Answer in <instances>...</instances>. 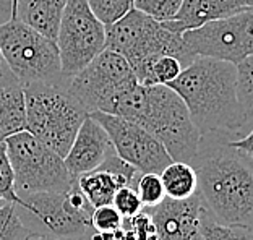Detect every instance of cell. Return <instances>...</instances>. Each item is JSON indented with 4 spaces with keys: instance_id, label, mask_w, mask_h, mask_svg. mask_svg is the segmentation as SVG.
<instances>
[{
    "instance_id": "1",
    "label": "cell",
    "mask_w": 253,
    "mask_h": 240,
    "mask_svg": "<svg viewBox=\"0 0 253 240\" xmlns=\"http://www.w3.org/2000/svg\"><path fill=\"white\" fill-rule=\"evenodd\" d=\"M192 165L198 193L212 218L253 231V159L229 141L210 143L201 136Z\"/></svg>"
},
{
    "instance_id": "2",
    "label": "cell",
    "mask_w": 253,
    "mask_h": 240,
    "mask_svg": "<svg viewBox=\"0 0 253 240\" xmlns=\"http://www.w3.org/2000/svg\"><path fill=\"white\" fill-rule=\"evenodd\" d=\"M168 86L185 102L201 135L247 128L237 98V65L232 62L198 55Z\"/></svg>"
},
{
    "instance_id": "3",
    "label": "cell",
    "mask_w": 253,
    "mask_h": 240,
    "mask_svg": "<svg viewBox=\"0 0 253 240\" xmlns=\"http://www.w3.org/2000/svg\"><path fill=\"white\" fill-rule=\"evenodd\" d=\"M111 114L141 125L163 143L174 161L193 162L201 133L185 102L168 84L138 83L116 101Z\"/></svg>"
},
{
    "instance_id": "4",
    "label": "cell",
    "mask_w": 253,
    "mask_h": 240,
    "mask_svg": "<svg viewBox=\"0 0 253 240\" xmlns=\"http://www.w3.org/2000/svg\"><path fill=\"white\" fill-rule=\"evenodd\" d=\"M67 81L23 84L26 130L65 158L88 111L68 93Z\"/></svg>"
},
{
    "instance_id": "5",
    "label": "cell",
    "mask_w": 253,
    "mask_h": 240,
    "mask_svg": "<svg viewBox=\"0 0 253 240\" xmlns=\"http://www.w3.org/2000/svg\"><path fill=\"white\" fill-rule=\"evenodd\" d=\"M18 198L16 211L33 234L55 240H89L93 236L94 206L78 187V180L67 192H41Z\"/></svg>"
},
{
    "instance_id": "6",
    "label": "cell",
    "mask_w": 253,
    "mask_h": 240,
    "mask_svg": "<svg viewBox=\"0 0 253 240\" xmlns=\"http://www.w3.org/2000/svg\"><path fill=\"white\" fill-rule=\"evenodd\" d=\"M106 49L122 55L131 68L153 55H174L183 67L195 59L180 33L168 30L161 21L133 7L106 26Z\"/></svg>"
},
{
    "instance_id": "7",
    "label": "cell",
    "mask_w": 253,
    "mask_h": 240,
    "mask_svg": "<svg viewBox=\"0 0 253 240\" xmlns=\"http://www.w3.org/2000/svg\"><path fill=\"white\" fill-rule=\"evenodd\" d=\"M0 50L21 86L67 80L62 75L57 42L20 20L0 23Z\"/></svg>"
},
{
    "instance_id": "8",
    "label": "cell",
    "mask_w": 253,
    "mask_h": 240,
    "mask_svg": "<svg viewBox=\"0 0 253 240\" xmlns=\"http://www.w3.org/2000/svg\"><path fill=\"white\" fill-rule=\"evenodd\" d=\"M5 145L18 197L41 192H67L77 184L78 177L68 170L60 154L28 130L10 136Z\"/></svg>"
},
{
    "instance_id": "9",
    "label": "cell",
    "mask_w": 253,
    "mask_h": 240,
    "mask_svg": "<svg viewBox=\"0 0 253 240\" xmlns=\"http://www.w3.org/2000/svg\"><path fill=\"white\" fill-rule=\"evenodd\" d=\"M138 84L130 64L120 54L104 49L77 75L68 78L67 89L88 114H111L116 101Z\"/></svg>"
},
{
    "instance_id": "10",
    "label": "cell",
    "mask_w": 253,
    "mask_h": 240,
    "mask_svg": "<svg viewBox=\"0 0 253 240\" xmlns=\"http://www.w3.org/2000/svg\"><path fill=\"white\" fill-rule=\"evenodd\" d=\"M63 78H72L106 49V25L86 0H67L55 38Z\"/></svg>"
},
{
    "instance_id": "11",
    "label": "cell",
    "mask_w": 253,
    "mask_h": 240,
    "mask_svg": "<svg viewBox=\"0 0 253 240\" xmlns=\"http://www.w3.org/2000/svg\"><path fill=\"white\" fill-rule=\"evenodd\" d=\"M182 38L193 57H214L237 65L253 54V8L206 21L182 33Z\"/></svg>"
},
{
    "instance_id": "12",
    "label": "cell",
    "mask_w": 253,
    "mask_h": 240,
    "mask_svg": "<svg viewBox=\"0 0 253 240\" xmlns=\"http://www.w3.org/2000/svg\"><path fill=\"white\" fill-rule=\"evenodd\" d=\"M89 116L104 127L119 156L141 174H161L166 165L174 161L163 143L141 125L99 111L91 112Z\"/></svg>"
},
{
    "instance_id": "13",
    "label": "cell",
    "mask_w": 253,
    "mask_h": 240,
    "mask_svg": "<svg viewBox=\"0 0 253 240\" xmlns=\"http://www.w3.org/2000/svg\"><path fill=\"white\" fill-rule=\"evenodd\" d=\"M203 200L200 193L185 200L166 197L153 208H145L156 227L158 240H203L201 236V209Z\"/></svg>"
},
{
    "instance_id": "14",
    "label": "cell",
    "mask_w": 253,
    "mask_h": 240,
    "mask_svg": "<svg viewBox=\"0 0 253 240\" xmlns=\"http://www.w3.org/2000/svg\"><path fill=\"white\" fill-rule=\"evenodd\" d=\"M112 151L116 150H114L107 131L94 117L88 114V117L83 120L82 127L77 131V136L63 161L68 170L75 177H78L99 167Z\"/></svg>"
},
{
    "instance_id": "15",
    "label": "cell",
    "mask_w": 253,
    "mask_h": 240,
    "mask_svg": "<svg viewBox=\"0 0 253 240\" xmlns=\"http://www.w3.org/2000/svg\"><path fill=\"white\" fill-rule=\"evenodd\" d=\"M65 5L67 0H15L13 18L55 41Z\"/></svg>"
},
{
    "instance_id": "16",
    "label": "cell",
    "mask_w": 253,
    "mask_h": 240,
    "mask_svg": "<svg viewBox=\"0 0 253 240\" xmlns=\"http://www.w3.org/2000/svg\"><path fill=\"white\" fill-rule=\"evenodd\" d=\"M125 185H130L126 177L102 167H96L94 170L78 175V187L94 208L112 204L114 195L119 188Z\"/></svg>"
},
{
    "instance_id": "17",
    "label": "cell",
    "mask_w": 253,
    "mask_h": 240,
    "mask_svg": "<svg viewBox=\"0 0 253 240\" xmlns=\"http://www.w3.org/2000/svg\"><path fill=\"white\" fill-rule=\"evenodd\" d=\"M26 130L25 91L21 84L0 88V143Z\"/></svg>"
},
{
    "instance_id": "18",
    "label": "cell",
    "mask_w": 253,
    "mask_h": 240,
    "mask_svg": "<svg viewBox=\"0 0 253 240\" xmlns=\"http://www.w3.org/2000/svg\"><path fill=\"white\" fill-rule=\"evenodd\" d=\"M166 197L172 200H185L198 192V175L190 162L172 161L159 174Z\"/></svg>"
},
{
    "instance_id": "19",
    "label": "cell",
    "mask_w": 253,
    "mask_h": 240,
    "mask_svg": "<svg viewBox=\"0 0 253 240\" xmlns=\"http://www.w3.org/2000/svg\"><path fill=\"white\" fill-rule=\"evenodd\" d=\"M210 21L208 0H182V5L177 15L163 25L174 33H185L195 28H200Z\"/></svg>"
},
{
    "instance_id": "20",
    "label": "cell",
    "mask_w": 253,
    "mask_h": 240,
    "mask_svg": "<svg viewBox=\"0 0 253 240\" xmlns=\"http://www.w3.org/2000/svg\"><path fill=\"white\" fill-rule=\"evenodd\" d=\"M201 236L203 240H253V231L240 226H227L216 221L203 206L201 209Z\"/></svg>"
},
{
    "instance_id": "21",
    "label": "cell",
    "mask_w": 253,
    "mask_h": 240,
    "mask_svg": "<svg viewBox=\"0 0 253 240\" xmlns=\"http://www.w3.org/2000/svg\"><path fill=\"white\" fill-rule=\"evenodd\" d=\"M237 98L247 127L253 125V54L237 64Z\"/></svg>"
},
{
    "instance_id": "22",
    "label": "cell",
    "mask_w": 253,
    "mask_h": 240,
    "mask_svg": "<svg viewBox=\"0 0 253 240\" xmlns=\"http://www.w3.org/2000/svg\"><path fill=\"white\" fill-rule=\"evenodd\" d=\"M31 234L21 221L15 204L0 206V240H26Z\"/></svg>"
},
{
    "instance_id": "23",
    "label": "cell",
    "mask_w": 253,
    "mask_h": 240,
    "mask_svg": "<svg viewBox=\"0 0 253 240\" xmlns=\"http://www.w3.org/2000/svg\"><path fill=\"white\" fill-rule=\"evenodd\" d=\"M135 188L143 203V208L156 206V204H159L166 198L164 185L159 174H153V172L141 174Z\"/></svg>"
},
{
    "instance_id": "24",
    "label": "cell",
    "mask_w": 253,
    "mask_h": 240,
    "mask_svg": "<svg viewBox=\"0 0 253 240\" xmlns=\"http://www.w3.org/2000/svg\"><path fill=\"white\" fill-rule=\"evenodd\" d=\"M122 229L125 240H158L156 227L146 209H141L133 218L124 219Z\"/></svg>"
},
{
    "instance_id": "25",
    "label": "cell",
    "mask_w": 253,
    "mask_h": 240,
    "mask_svg": "<svg viewBox=\"0 0 253 240\" xmlns=\"http://www.w3.org/2000/svg\"><path fill=\"white\" fill-rule=\"evenodd\" d=\"M18 200L20 198L15 190V177L8 159L7 145L0 143V206L10 203L16 204Z\"/></svg>"
},
{
    "instance_id": "26",
    "label": "cell",
    "mask_w": 253,
    "mask_h": 240,
    "mask_svg": "<svg viewBox=\"0 0 253 240\" xmlns=\"http://www.w3.org/2000/svg\"><path fill=\"white\" fill-rule=\"evenodd\" d=\"M133 8L161 23L169 21L177 15L182 0H133Z\"/></svg>"
},
{
    "instance_id": "27",
    "label": "cell",
    "mask_w": 253,
    "mask_h": 240,
    "mask_svg": "<svg viewBox=\"0 0 253 240\" xmlns=\"http://www.w3.org/2000/svg\"><path fill=\"white\" fill-rule=\"evenodd\" d=\"M93 13L99 18L104 25L117 21L120 16H124L133 5L131 0H86Z\"/></svg>"
},
{
    "instance_id": "28",
    "label": "cell",
    "mask_w": 253,
    "mask_h": 240,
    "mask_svg": "<svg viewBox=\"0 0 253 240\" xmlns=\"http://www.w3.org/2000/svg\"><path fill=\"white\" fill-rule=\"evenodd\" d=\"M112 204L124 219L133 218L135 214H138L143 209V203L140 197H138L136 188L131 185H125L122 188H119L117 193L114 195Z\"/></svg>"
},
{
    "instance_id": "29",
    "label": "cell",
    "mask_w": 253,
    "mask_h": 240,
    "mask_svg": "<svg viewBox=\"0 0 253 240\" xmlns=\"http://www.w3.org/2000/svg\"><path fill=\"white\" fill-rule=\"evenodd\" d=\"M124 218L114 204H102L93 209L91 214V224L96 232H114L122 227Z\"/></svg>"
},
{
    "instance_id": "30",
    "label": "cell",
    "mask_w": 253,
    "mask_h": 240,
    "mask_svg": "<svg viewBox=\"0 0 253 240\" xmlns=\"http://www.w3.org/2000/svg\"><path fill=\"white\" fill-rule=\"evenodd\" d=\"M253 8V0H208L210 21Z\"/></svg>"
},
{
    "instance_id": "31",
    "label": "cell",
    "mask_w": 253,
    "mask_h": 240,
    "mask_svg": "<svg viewBox=\"0 0 253 240\" xmlns=\"http://www.w3.org/2000/svg\"><path fill=\"white\" fill-rule=\"evenodd\" d=\"M11 84H20V81L13 75V72L10 70V67L5 62L2 50H0V88L3 86H11Z\"/></svg>"
},
{
    "instance_id": "32",
    "label": "cell",
    "mask_w": 253,
    "mask_h": 240,
    "mask_svg": "<svg viewBox=\"0 0 253 240\" xmlns=\"http://www.w3.org/2000/svg\"><path fill=\"white\" fill-rule=\"evenodd\" d=\"M229 143H231L234 148H237L239 151H242L244 154H247V156L253 159V125H252V130L244 136V138L231 140Z\"/></svg>"
},
{
    "instance_id": "33",
    "label": "cell",
    "mask_w": 253,
    "mask_h": 240,
    "mask_svg": "<svg viewBox=\"0 0 253 240\" xmlns=\"http://www.w3.org/2000/svg\"><path fill=\"white\" fill-rule=\"evenodd\" d=\"M15 0H0V23H5L13 18Z\"/></svg>"
},
{
    "instance_id": "34",
    "label": "cell",
    "mask_w": 253,
    "mask_h": 240,
    "mask_svg": "<svg viewBox=\"0 0 253 240\" xmlns=\"http://www.w3.org/2000/svg\"><path fill=\"white\" fill-rule=\"evenodd\" d=\"M26 240H55V239L47 237V236H39V234H31Z\"/></svg>"
},
{
    "instance_id": "35",
    "label": "cell",
    "mask_w": 253,
    "mask_h": 240,
    "mask_svg": "<svg viewBox=\"0 0 253 240\" xmlns=\"http://www.w3.org/2000/svg\"><path fill=\"white\" fill-rule=\"evenodd\" d=\"M59 240H72V239H59Z\"/></svg>"
},
{
    "instance_id": "36",
    "label": "cell",
    "mask_w": 253,
    "mask_h": 240,
    "mask_svg": "<svg viewBox=\"0 0 253 240\" xmlns=\"http://www.w3.org/2000/svg\"><path fill=\"white\" fill-rule=\"evenodd\" d=\"M131 3H133V0H131Z\"/></svg>"
},
{
    "instance_id": "37",
    "label": "cell",
    "mask_w": 253,
    "mask_h": 240,
    "mask_svg": "<svg viewBox=\"0 0 253 240\" xmlns=\"http://www.w3.org/2000/svg\"><path fill=\"white\" fill-rule=\"evenodd\" d=\"M13 13H15V11H13Z\"/></svg>"
}]
</instances>
